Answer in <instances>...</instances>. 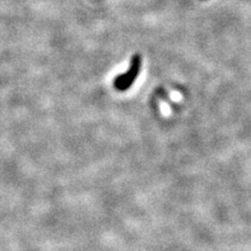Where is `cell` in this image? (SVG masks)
I'll return each mask as SVG.
<instances>
[{
    "label": "cell",
    "mask_w": 251,
    "mask_h": 251,
    "mask_svg": "<svg viewBox=\"0 0 251 251\" xmlns=\"http://www.w3.org/2000/svg\"><path fill=\"white\" fill-rule=\"evenodd\" d=\"M141 65H142V58L140 55H135L130 61V67L125 74L120 75L115 78L114 80V87L118 91H127L131 85L134 84V81L136 80L137 76H139L141 71Z\"/></svg>",
    "instance_id": "obj_1"
}]
</instances>
